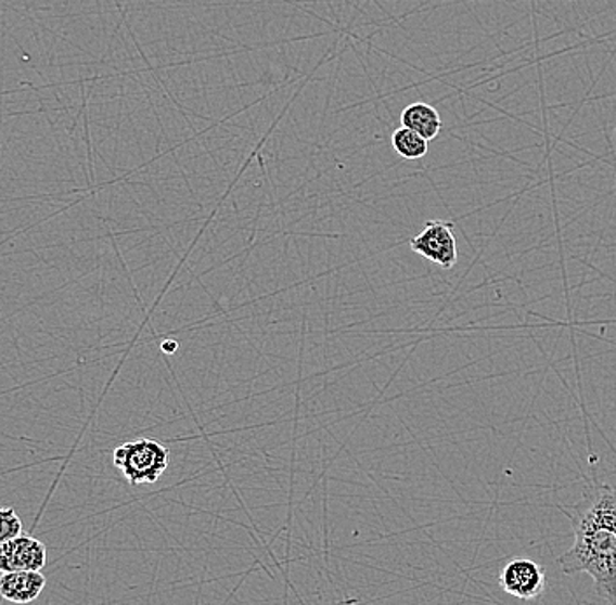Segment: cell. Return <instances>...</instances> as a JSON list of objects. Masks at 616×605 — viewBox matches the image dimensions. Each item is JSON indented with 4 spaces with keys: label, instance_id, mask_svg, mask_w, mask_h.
<instances>
[{
    "label": "cell",
    "instance_id": "cell-1",
    "mask_svg": "<svg viewBox=\"0 0 616 605\" xmlns=\"http://www.w3.org/2000/svg\"><path fill=\"white\" fill-rule=\"evenodd\" d=\"M564 515L575 542L559 565L564 574H589L599 595L616 605V487H590L575 506L564 507Z\"/></svg>",
    "mask_w": 616,
    "mask_h": 605
},
{
    "label": "cell",
    "instance_id": "cell-9",
    "mask_svg": "<svg viewBox=\"0 0 616 605\" xmlns=\"http://www.w3.org/2000/svg\"><path fill=\"white\" fill-rule=\"evenodd\" d=\"M23 532L22 518L13 507H0V544L18 538Z\"/></svg>",
    "mask_w": 616,
    "mask_h": 605
},
{
    "label": "cell",
    "instance_id": "cell-5",
    "mask_svg": "<svg viewBox=\"0 0 616 605\" xmlns=\"http://www.w3.org/2000/svg\"><path fill=\"white\" fill-rule=\"evenodd\" d=\"M48 564L46 546L33 536H18L0 544V574L42 570Z\"/></svg>",
    "mask_w": 616,
    "mask_h": 605
},
{
    "label": "cell",
    "instance_id": "cell-4",
    "mask_svg": "<svg viewBox=\"0 0 616 605\" xmlns=\"http://www.w3.org/2000/svg\"><path fill=\"white\" fill-rule=\"evenodd\" d=\"M499 587L521 601H535L547 588V574L535 561L517 558L504 565L499 574Z\"/></svg>",
    "mask_w": 616,
    "mask_h": 605
},
{
    "label": "cell",
    "instance_id": "cell-8",
    "mask_svg": "<svg viewBox=\"0 0 616 605\" xmlns=\"http://www.w3.org/2000/svg\"><path fill=\"white\" fill-rule=\"evenodd\" d=\"M393 147L405 159H421L429 151V142L415 131L401 127L393 133Z\"/></svg>",
    "mask_w": 616,
    "mask_h": 605
},
{
    "label": "cell",
    "instance_id": "cell-2",
    "mask_svg": "<svg viewBox=\"0 0 616 605\" xmlns=\"http://www.w3.org/2000/svg\"><path fill=\"white\" fill-rule=\"evenodd\" d=\"M168 459V448L154 439L128 441L113 453L114 465L133 487L156 484L167 471Z\"/></svg>",
    "mask_w": 616,
    "mask_h": 605
},
{
    "label": "cell",
    "instance_id": "cell-10",
    "mask_svg": "<svg viewBox=\"0 0 616 605\" xmlns=\"http://www.w3.org/2000/svg\"><path fill=\"white\" fill-rule=\"evenodd\" d=\"M177 348H179V345H177V342H174V339H167V342L162 344V350L167 353L176 352Z\"/></svg>",
    "mask_w": 616,
    "mask_h": 605
},
{
    "label": "cell",
    "instance_id": "cell-7",
    "mask_svg": "<svg viewBox=\"0 0 616 605\" xmlns=\"http://www.w3.org/2000/svg\"><path fill=\"white\" fill-rule=\"evenodd\" d=\"M401 125L408 130L415 131L422 139L429 142L440 136L444 121H441L440 114L433 105L415 102V104L405 107L403 113H401Z\"/></svg>",
    "mask_w": 616,
    "mask_h": 605
},
{
    "label": "cell",
    "instance_id": "cell-3",
    "mask_svg": "<svg viewBox=\"0 0 616 605\" xmlns=\"http://www.w3.org/2000/svg\"><path fill=\"white\" fill-rule=\"evenodd\" d=\"M413 253L429 259L438 267L450 270L458 262V240L453 235L452 222L429 221L415 239L410 240Z\"/></svg>",
    "mask_w": 616,
    "mask_h": 605
},
{
    "label": "cell",
    "instance_id": "cell-6",
    "mask_svg": "<svg viewBox=\"0 0 616 605\" xmlns=\"http://www.w3.org/2000/svg\"><path fill=\"white\" fill-rule=\"evenodd\" d=\"M46 588L41 570H16L0 576V596L13 604H30L37 601Z\"/></svg>",
    "mask_w": 616,
    "mask_h": 605
}]
</instances>
